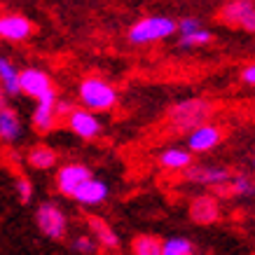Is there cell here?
Returning a JSON list of instances; mask_svg holds the SVG:
<instances>
[{
  "instance_id": "4fadbf2b",
  "label": "cell",
  "mask_w": 255,
  "mask_h": 255,
  "mask_svg": "<svg viewBox=\"0 0 255 255\" xmlns=\"http://www.w3.org/2000/svg\"><path fill=\"white\" fill-rule=\"evenodd\" d=\"M33 33V21L23 14H2L0 16V40L23 42Z\"/></svg>"
},
{
  "instance_id": "8fae6325",
  "label": "cell",
  "mask_w": 255,
  "mask_h": 255,
  "mask_svg": "<svg viewBox=\"0 0 255 255\" xmlns=\"http://www.w3.org/2000/svg\"><path fill=\"white\" fill-rule=\"evenodd\" d=\"M190 220L194 225H201V227H206V225H216L220 220V201L218 197L213 194H197L192 201H190Z\"/></svg>"
},
{
  "instance_id": "cb8c5ba5",
  "label": "cell",
  "mask_w": 255,
  "mask_h": 255,
  "mask_svg": "<svg viewBox=\"0 0 255 255\" xmlns=\"http://www.w3.org/2000/svg\"><path fill=\"white\" fill-rule=\"evenodd\" d=\"M73 251L75 253H82V255H89V253H96L99 251V244L94 237H87V234H80L73 239Z\"/></svg>"
},
{
  "instance_id": "83f0119b",
  "label": "cell",
  "mask_w": 255,
  "mask_h": 255,
  "mask_svg": "<svg viewBox=\"0 0 255 255\" xmlns=\"http://www.w3.org/2000/svg\"><path fill=\"white\" fill-rule=\"evenodd\" d=\"M0 108H5V92H2V87H0Z\"/></svg>"
},
{
  "instance_id": "3957f363",
  "label": "cell",
  "mask_w": 255,
  "mask_h": 255,
  "mask_svg": "<svg viewBox=\"0 0 255 255\" xmlns=\"http://www.w3.org/2000/svg\"><path fill=\"white\" fill-rule=\"evenodd\" d=\"M178 21L171 19V16H143L133 23L127 38L131 45H152V42H159V40H166L176 33Z\"/></svg>"
},
{
  "instance_id": "ba28073f",
  "label": "cell",
  "mask_w": 255,
  "mask_h": 255,
  "mask_svg": "<svg viewBox=\"0 0 255 255\" xmlns=\"http://www.w3.org/2000/svg\"><path fill=\"white\" fill-rule=\"evenodd\" d=\"M183 178L187 183H194V185L201 187H220L225 185L230 178H232V171L225 169V166H213V164H190L185 171H183Z\"/></svg>"
},
{
  "instance_id": "5bb4252c",
  "label": "cell",
  "mask_w": 255,
  "mask_h": 255,
  "mask_svg": "<svg viewBox=\"0 0 255 255\" xmlns=\"http://www.w3.org/2000/svg\"><path fill=\"white\" fill-rule=\"evenodd\" d=\"M56 101H59L56 94H49V96H42V99L35 101V110H33V127H35V131L47 133L56 127V122H59Z\"/></svg>"
},
{
  "instance_id": "30bf717a",
  "label": "cell",
  "mask_w": 255,
  "mask_h": 255,
  "mask_svg": "<svg viewBox=\"0 0 255 255\" xmlns=\"http://www.w3.org/2000/svg\"><path fill=\"white\" fill-rule=\"evenodd\" d=\"M19 87H21V94L35 101L42 99V96H49V94H56L52 78L40 68H23L19 73Z\"/></svg>"
},
{
  "instance_id": "f1b7e54d",
  "label": "cell",
  "mask_w": 255,
  "mask_h": 255,
  "mask_svg": "<svg viewBox=\"0 0 255 255\" xmlns=\"http://www.w3.org/2000/svg\"><path fill=\"white\" fill-rule=\"evenodd\" d=\"M253 169H255V157H253Z\"/></svg>"
},
{
  "instance_id": "2e32d148",
  "label": "cell",
  "mask_w": 255,
  "mask_h": 255,
  "mask_svg": "<svg viewBox=\"0 0 255 255\" xmlns=\"http://www.w3.org/2000/svg\"><path fill=\"white\" fill-rule=\"evenodd\" d=\"M87 227H89V232H92V237L96 239V244H99L101 248H106V251H120V237H117V232L110 227L103 218H96V216H89L87 218Z\"/></svg>"
},
{
  "instance_id": "484cf974",
  "label": "cell",
  "mask_w": 255,
  "mask_h": 255,
  "mask_svg": "<svg viewBox=\"0 0 255 255\" xmlns=\"http://www.w3.org/2000/svg\"><path fill=\"white\" fill-rule=\"evenodd\" d=\"M239 80H241V85L255 87V61L248 63V66H244V68L239 70Z\"/></svg>"
},
{
  "instance_id": "e0dca14e",
  "label": "cell",
  "mask_w": 255,
  "mask_h": 255,
  "mask_svg": "<svg viewBox=\"0 0 255 255\" xmlns=\"http://www.w3.org/2000/svg\"><path fill=\"white\" fill-rule=\"evenodd\" d=\"M192 162H194V157L187 147H176L173 145V147L162 150V152L157 155V164L166 171H185Z\"/></svg>"
},
{
  "instance_id": "7402d4cb",
  "label": "cell",
  "mask_w": 255,
  "mask_h": 255,
  "mask_svg": "<svg viewBox=\"0 0 255 255\" xmlns=\"http://www.w3.org/2000/svg\"><path fill=\"white\" fill-rule=\"evenodd\" d=\"M131 253L136 255H162V239L155 234H140L131 241Z\"/></svg>"
},
{
  "instance_id": "5b68a950",
  "label": "cell",
  "mask_w": 255,
  "mask_h": 255,
  "mask_svg": "<svg viewBox=\"0 0 255 255\" xmlns=\"http://www.w3.org/2000/svg\"><path fill=\"white\" fill-rule=\"evenodd\" d=\"M176 33L180 49H199V47H209L213 42V33L197 16H183L176 26Z\"/></svg>"
},
{
  "instance_id": "9c48e42d",
  "label": "cell",
  "mask_w": 255,
  "mask_h": 255,
  "mask_svg": "<svg viewBox=\"0 0 255 255\" xmlns=\"http://www.w3.org/2000/svg\"><path fill=\"white\" fill-rule=\"evenodd\" d=\"M66 122H68L70 131L82 140L99 138L101 131H103V124H101L99 115L89 108H73L68 115H66Z\"/></svg>"
},
{
  "instance_id": "603a6c76",
  "label": "cell",
  "mask_w": 255,
  "mask_h": 255,
  "mask_svg": "<svg viewBox=\"0 0 255 255\" xmlns=\"http://www.w3.org/2000/svg\"><path fill=\"white\" fill-rule=\"evenodd\" d=\"M194 244L185 237H169L162 239V255H192Z\"/></svg>"
},
{
  "instance_id": "7a4b0ae2",
  "label": "cell",
  "mask_w": 255,
  "mask_h": 255,
  "mask_svg": "<svg viewBox=\"0 0 255 255\" xmlns=\"http://www.w3.org/2000/svg\"><path fill=\"white\" fill-rule=\"evenodd\" d=\"M78 99L82 103V108H89L94 113H108L117 106V89L110 85L108 80L89 75L80 82L78 87Z\"/></svg>"
},
{
  "instance_id": "9a60e30c",
  "label": "cell",
  "mask_w": 255,
  "mask_h": 255,
  "mask_svg": "<svg viewBox=\"0 0 255 255\" xmlns=\"http://www.w3.org/2000/svg\"><path fill=\"white\" fill-rule=\"evenodd\" d=\"M108 194H110L108 183L92 176L73 192V199L78 201V204H82V206H99V204H103V201L108 199Z\"/></svg>"
},
{
  "instance_id": "277c9868",
  "label": "cell",
  "mask_w": 255,
  "mask_h": 255,
  "mask_svg": "<svg viewBox=\"0 0 255 255\" xmlns=\"http://www.w3.org/2000/svg\"><path fill=\"white\" fill-rule=\"evenodd\" d=\"M220 21L230 28L255 33V0H227L220 7Z\"/></svg>"
},
{
  "instance_id": "d6986e66",
  "label": "cell",
  "mask_w": 255,
  "mask_h": 255,
  "mask_svg": "<svg viewBox=\"0 0 255 255\" xmlns=\"http://www.w3.org/2000/svg\"><path fill=\"white\" fill-rule=\"evenodd\" d=\"M19 73H21V70L12 63V59L0 56V87H2V92L7 94V96L21 94V87H19Z\"/></svg>"
},
{
  "instance_id": "ac0fdd59",
  "label": "cell",
  "mask_w": 255,
  "mask_h": 255,
  "mask_svg": "<svg viewBox=\"0 0 255 255\" xmlns=\"http://www.w3.org/2000/svg\"><path fill=\"white\" fill-rule=\"evenodd\" d=\"M220 197H253L255 194V180L246 173H232V178L225 185L216 187Z\"/></svg>"
},
{
  "instance_id": "7c38bea8",
  "label": "cell",
  "mask_w": 255,
  "mask_h": 255,
  "mask_svg": "<svg viewBox=\"0 0 255 255\" xmlns=\"http://www.w3.org/2000/svg\"><path fill=\"white\" fill-rule=\"evenodd\" d=\"M92 176H94L92 169L85 166V164H66V166H61V169L56 171V187H59L61 194L73 197V192Z\"/></svg>"
},
{
  "instance_id": "8992f818",
  "label": "cell",
  "mask_w": 255,
  "mask_h": 255,
  "mask_svg": "<svg viewBox=\"0 0 255 255\" xmlns=\"http://www.w3.org/2000/svg\"><path fill=\"white\" fill-rule=\"evenodd\" d=\"M35 223H38L40 232L45 234L47 239L61 241L68 232V220H66V213H63L56 204L52 201H45L38 206V213H35Z\"/></svg>"
},
{
  "instance_id": "6da1fadb",
  "label": "cell",
  "mask_w": 255,
  "mask_h": 255,
  "mask_svg": "<svg viewBox=\"0 0 255 255\" xmlns=\"http://www.w3.org/2000/svg\"><path fill=\"white\" fill-rule=\"evenodd\" d=\"M216 113V106L204 96L178 101L176 106H171L166 113V124L173 133H190L194 127L209 122Z\"/></svg>"
},
{
  "instance_id": "d4e9b609",
  "label": "cell",
  "mask_w": 255,
  "mask_h": 255,
  "mask_svg": "<svg viewBox=\"0 0 255 255\" xmlns=\"http://www.w3.org/2000/svg\"><path fill=\"white\" fill-rule=\"evenodd\" d=\"M16 197L21 204H28L33 199V183L28 178H16Z\"/></svg>"
},
{
  "instance_id": "ffe728a7",
  "label": "cell",
  "mask_w": 255,
  "mask_h": 255,
  "mask_svg": "<svg viewBox=\"0 0 255 255\" xmlns=\"http://www.w3.org/2000/svg\"><path fill=\"white\" fill-rule=\"evenodd\" d=\"M21 136V120L12 108H0V140L14 143Z\"/></svg>"
},
{
  "instance_id": "4316f807",
  "label": "cell",
  "mask_w": 255,
  "mask_h": 255,
  "mask_svg": "<svg viewBox=\"0 0 255 255\" xmlns=\"http://www.w3.org/2000/svg\"><path fill=\"white\" fill-rule=\"evenodd\" d=\"M70 110H73V106H70L68 101H56V115H59V120H66V115H68Z\"/></svg>"
},
{
  "instance_id": "44dd1931",
  "label": "cell",
  "mask_w": 255,
  "mask_h": 255,
  "mask_svg": "<svg viewBox=\"0 0 255 255\" xmlns=\"http://www.w3.org/2000/svg\"><path fill=\"white\" fill-rule=\"evenodd\" d=\"M28 164L38 171H47L56 164V152L49 145H35L28 152Z\"/></svg>"
},
{
  "instance_id": "52a82bcc",
  "label": "cell",
  "mask_w": 255,
  "mask_h": 255,
  "mask_svg": "<svg viewBox=\"0 0 255 255\" xmlns=\"http://www.w3.org/2000/svg\"><path fill=\"white\" fill-rule=\"evenodd\" d=\"M220 143H223V129L211 122H204L199 127H194L185 138V147L192 155H206L211 150H216Z\"/></svg>"
}]
</instances>
